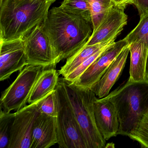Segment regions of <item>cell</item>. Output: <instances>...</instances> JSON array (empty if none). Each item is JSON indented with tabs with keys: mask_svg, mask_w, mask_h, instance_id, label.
Masks as SVG:
<instances>
[{
	"mask_svg": "<svg viewBox=\"0 0 148 148\" xmlns=\"http://www.w3.org/2000/svg\"><path fill=\"white\" fill-rule=\"evenodd\" d=\"M43 25L52 46L57 64L84 46L93 32L91 21L61 5L49 10Z\"/></svg>",
	"mask_w": 148,
	"mask_h": 148,
	"instance_id": "obj_1",
	"label": "cell"
},
{
	"mask_svg": "<svg viewBox=\"0 0 148 148\" xmlns=\"http://www.w3.org/2000/svg\"><path fill=\"white\" fill-rule=\"evenodd\" d=\"M56 0H0V42L23 39L46 20Z\"/></svg>",
	"mask_w": 148,
	"mask_h": 148,
	"instance_id": "obj_2",
	"label": "cell"
},
{
	"mask_svg": "<svg viewBox=\"0 0 148 148\" xmlns=\"http://www.w3.org/2000/svg\"><path fill=\"white\" fill-rule=\"evenodd\" d=\"M106 97L116 111L118 135L128 136L148 110V80L133 82L128 79Z\"/></svg>",
	"mask_w": 148,
	"mask_h": 148,
	"instance_id": "obj_3",
	"label": "cell"
},
{
	"mask_svg": "<svg viewBox=\"0 0 148 148\" xmlns=\"http://www.w3.org/2000/svg\"><path fill=\"white\" fill-rule=\"evenodd\" d=\"M66 94L81 129L86 148H104L106 140L97 126L94 114L96 94L90 88L78 86L62 78Z\"/></svg>",
	"mask_w": 148,
	"mask_h": 148,
	"instance_id": "obj_4",
	"label": "cell"
},
{
	"mask_svg": "<svg viewBox=\"0 0 148 148\" xmlns=\"http://www.w3.org/2000/svg\"><path fill=\"white\" fill-rule=\"evenodd\" d=\"M58 143L60 148H86L81 129L66 94L62 78L55 88Z\"/></svg>",
	"mask_w": 148,
	"mask_h": 148,
	"instance_id": "obj_5",
	"label": "cell"
},
{
	"mask_svg": "<svg viewBox=\"0 0 148 148\" xmlns=\"http://www.w3.org/2000/svg\"><path fill=\"white\" fill-rule=\"evenodd\" d=\"M46 69L40 65H26L20 71L15 80L2 92L0 109L11 112L18 111L26 106L36 82Z\"/></svg>",
	"mask_w": 148,
	"mask_h": 148,
	"instance_id": "obj_6",
	"label": "cell"
},
{
	"mask_svg": "<svg viewBox=\"0 0 148 148\" xmlns=\"http://www.w3.org/2000/svg\"><path fill=\"white\" fill-rule=\"evenodd\" d=\"M23 39L27 64L42 66L47 69L55 68L57 65L55 53L43 24L36 27Z\"/></svg>",
	"mask_w": 148,
	"mask_h": 148,
	"instance_id": "obj_7",
	"label": "cell"
},
{
	"mask_svg": "<svg viewBox=\"0 0 148 148\" xmlns=\"http://www.w3.org/2000/svg\"><path fill=\"white\" fill-rule=\"evenodd\" d=\"M14 113L8 148H30L34 123L40 113L36 103L29 104Z\"/></svg>",
	"mask_w": 148,
	"mask_h": 148,
	"instance_id": "obj_8",
	"label": "cell"
},
{
	"mask_svg": "<svg viewBox=\"0 0 148 148\" xmlns=\"http://www.w3.org/2000/svg\"><path fill=\"white\" fill-rule=\"evenodd\" d=\"M129 45L125 38L115 42L106 49L73 83L78 86L91 89L99 81L113 60Z\"/></svg>",
	"mask_w": 148,
	"mask_h": 148,
	"instance_id": "obj_9",
	"label": "cell"
},
{
	"mask_svg": "<svg viewBox=\"0 0 148 148\" xmlns=\"http://www.w3.org/2000/svg\"><path fill=\"white\" fill-rule=\"evenodd\" d=\"M0 80L2 81L23 69L27 65V57L23 39L0 42Z\"/></svg>",
	"mask_w": 148,
	"mask_h": 148,
	"instance_id": "obj_10",
	"label": "cell"
},
{
	"mask_svg": "<svg viewBox=\"0 0 148 148\" xmlns=\"http://www.w3.org/2000/svg\"><path fill=\"white\" fill-rule=\"evenodd\" d=\"M125 7L114 5L105 16L98 28L92 32L85 45H92L116 38L127 24Z\"/></svg>",
	"mask_w": 148,
	"mask_h": 148,
	"instance_id": "obj_11",
	"label": "cell"
},
{
	"mask_svg": "<svg viewBox=\"0 0 148 148\" xmlns=\"http://www.w3.org/2000/svg\"><path fill=\"white\" fill-rule=\"evenodd\" d=\"M94 114L97 126L106 141L118 135L119 123L113 104L106 97L94 102Z\"/></svg>",
	"mask_w": 148,
	"mask_h": 148,
	"instance_id": "obj_12",
	"label": "cell"
},
{
	"mask_svg": "<svg viewBox=\"0 0 148 148\" xmlns=\"http://www.w3.org/2000/svg\"><path fill=\"white\" fill-rule=\"evenodd\" d=\"M58 141L57 117L40 113L34 123L30 148H49Z\"/></svg>",
	"mask_w": 148,
	"mask_h": 148,
	"instance_id": "obj_13",
	"label": "cell"
},
{
	"mask_svg": "<svg viewBox=\"0 0 148 148\" xmlns=\"http://www.w3.org/2000/svg\"><path fill=\"white\" fill-rule=\"evenodd\" d=\"M129 52V45L113 60L99 81L91 88L99 99L103 98L109 95L110 90L120 77L125 66Z\"/></svg>",
	"mask_w": 148,
	"mask_h": 148,
	"instance_id": "obj_14",
	"label": "cell"
},
{
	"mask_svg": "<svg viewBox=\"0 0 148 148\" xmlns=\"http://www.w3.org/2000/svg\"><path fill=\"white\" fill-rule=\"evenodd\" d=\"M130 53V77L129 79L133 82H140L147 80L146 66L148 50L142 41H138L129 44Z\"/></svg>",
	"mask_w": 148,
	"mask_h": 148,
	"instance_id": "obj_15",
	"label": "cell"
},
{
	"mask_svg": "<svg viewBox=\"0 0 148 148\" xmlns=\"http://www.w3.org/2000/svg\"><path fill=\"white\" fill-rule=\"evenodd\" d=\"M55 68H47L41 73L29 99V104L34 103L55 90L59 78Z\"/></svg>",
	"mask_w": 148,
	"mask_h": 148,
	"instance_id": "obj_16",
	"label": "cell"
},
{
	"mask_svg": "<svg viewBox=\"0 0 148 148\" xmlns=\"http://www.w3.org/2000/svg\"><path fill=\"white\" fill-rule=\"evenodd\" d=\"M116 38L92 45H85L72 56L67 59L66 63L58 71L59 75L65 77L74 71L83 62L104 47L115 43Z\"/></svg>",
	"mask_w": 148,
	"mask_h": 148,
	"instance_id": "obj_17",
	"label": "cell"
},
{
	"mask_svg": "<svg viewBox=\"0 0 148 148\" xmlns=\"http://www.w3.org/2000/svg\"><path fill=\"white\" fill-rule=\"evenodd\" d=\"M89 2L93 32H95L110 9L115 5L112 0H87Z\"/></svg>",
	"mask_w": 148,
	"mask_h": 148,
	"instance_id": "obj_18",
	"label": "cell"
},
{
	"mask_svg": "<svg viewBox=\"0 0 148 148\" xmlns=\"http://www.w3.org/2000/svg\"><path fill=\"white\" fill-rule=\"evenodd\" d=\"M129 44L141 41L148 50V13L140 15L137 25L125 37Z\"/></svg>",
	"mask_w": 148,
	"mask_h": 148,
	"instance_id": "obj_19",
	"label": "cell"
},
{
	"mask_svg": "<svg viewBox=\"0 0 148 148\" xmlns=\"http://www.w3.org/2000/svg\"><path fill=\"white\" fill-rule=\"evenodd\" d=\"M15 113L6 112L1 109L0 112V148H8L11 129Z\"/></svg>",
	"mask_w": 148,
	"mask_h": 148,
	"instance_id": "obj_20",
	"label": "cell"
},
{
	"mask_svg": "<svg viewBox=\"0 0 148 148\" xmlns=\"http://www.w3.org/2000/svg\"><path fill=\"white\" fill-rule=\"evenodd\" d=\"M128 137L138 142L142 148H148V110Z\"/></svg>",
	"mask_w": 148,
	"mask_h": 148,
	"instance_id": "obj_21",
	"label": "cell"
},
{
	"mask_svg": "<svg viewBox=\"0 0 148 148\" xmlns=\"http://www.w3.org/2000/svg\"><path fill=\"white\" fill-rule=\"evenodd\" d=\"M35 103L40 113L57 117L58 113L55 89Z\"/></svg>",
	"mask_w": 148,
	"mask_h": 148,
	"instance_id": "obj_22",
	"label": "cell"
},
{
	"mask_svg": "<svg viewBox=\"0 0 148 148\" xmlns=\"http://www.w3.org/2000/svg\"><path fill=\"white\" fill-rule=\"evenodd\" d=\"M60 5L71 12L82 15L92 22L90 4L87 0H64Z\"/></svg>",
	"mask_w": 148,
	"mask_h": 148,
	"instance_id": "obj_23",
	"label": "cell"
},
{
	"mask_svg": "<svg viewBox=\"0 0 148 148\" xmlns=\"http://www.w3.org/2000/svg\"><path fill=\"white\" fill-rule=\"evenodd\" d=\"M110 44L104 47L100 50H99L97 52L89 57L88 59L83 62L74 71H73L71 73L64 77V78L69 81V82L73 83L75 82L81 75L87 70V68L106 50L114 44Z\"/></svg>",
	"mask_w": 148,
	"mask_h": 148,
	"instance_id": "obj_24",
	"label": "cell"
},
{
	"mask_svg": "<svg viewBox=\"0 0 148 148\" xmlns=\"http://www.w3.org/2000/svg\"><path fill=\"white\" fill-rule=\"evenodd\" d=\"M134 5L138 10L139 15L148 13V0H133Z\"/></svg>",
	"mask_w": 148,
	"mask_h": 148,
	"instance_id": "obj_25",
	"label": "cell"
},
{
	"mask_svg": "<svg viewBox=\"0 0 148 148\" xmlns=\"http://www.w3.org/2000/svg\"><path fill=\"white\" fill-rule=\"evenodd\" d=\"M115 5L126 7L128 5H133V0H112Z\"/></svg>",
	"mask_w": 148,
	"mask_h": 148,
	"instance_id": "obj_26",
	"label": "cell"
},
{
	"mask_svg": "<svg viewBox=\"0 0 148 148\" xmlns=\"http://www.w3.org/2000/svg\"><path fill=\"white\" fill-rule=\"evenodd\" d=\"M114 147H115V144L113 143H112L106 144L105 148H114Z\"/></svg>",
	"mask_w": 148,
	"mask_h": 148,
	"instance_id": "obj_27",
	"label": "cell"
},
{
	"mask_svg": "<svg viewBox=\"0 0 148 148\" xmlns=\"http://www.w3.org/2000/svg\"><path fill=\"white\" fill-rule=\"evenodd\" d=\"M146 79L148 80V57H147V62H146Z\"/></svg>",
	"mask_w": 148,
	"mask_h": 148,
	"instance_id": "obj_28",
	"label": "cell"
}]
</instances>
